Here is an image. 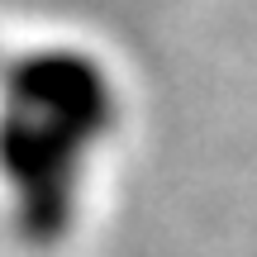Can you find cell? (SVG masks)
Masks as SVG:
<instances>
[{
  "mask_svg": "<svg viewBox=\"0 0 257 257\" xmlns=\"http://www.w3.org/2000/svg\"><path fill=\"white\" fill-rule=\"evenodd\" d=\"M124 119L128 95L91 43L43 38L0 62V210L19 243L57 252L81 229Z\"/></svg>",
  "mask_w": 257,
  "mask_h": 257,
  "instance_id": "cell-1",
  "label": "cell"
}]
</instances>
